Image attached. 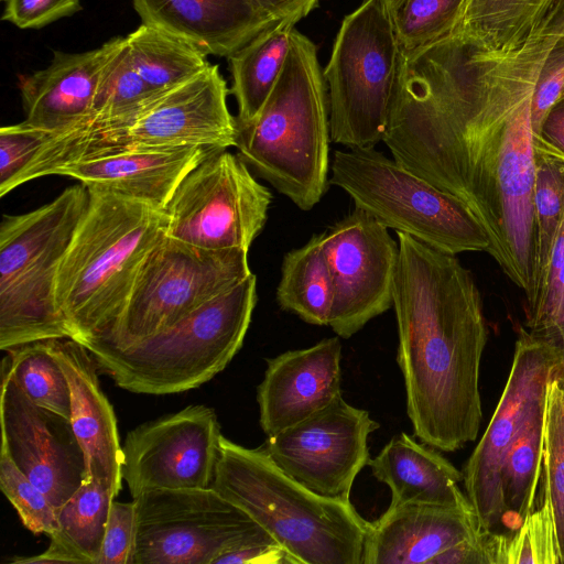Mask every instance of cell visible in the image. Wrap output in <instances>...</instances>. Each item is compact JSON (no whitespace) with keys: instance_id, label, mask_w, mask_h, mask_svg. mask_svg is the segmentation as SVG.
I'll use <instances>...</instances> for the list:
<instances>
[{"instance_id":"27","label":"cell","mask_w":564,"mask_h":564,"mask_svg":"<svg viewBox=\"0 0 564 564\" xmlns=\"http://www.w3.org/2000/svg\"><path fill=\"white\" fill-rule=\"evenodd\" d=\"M116 499L102 484L87 480L57 511V529L48 547L20 564H96L100 555L111 503Z\"/></svg>"},{"instance_id":"32","label":"cell","mask_w":564,"mask_h":564,"mask_svg":"<svg viewBox=\"0 0 564 564\" xmlns=\"http://www.w3.org/2000/svg\"><path fill=\"white\" fill-rule=\"evenodd\" d=\"M534 153L535 263L533 293L527 301V315L536 307L542 297L552 248L564 220V155L539 138H534Z\"/></svg>"},{"instance_id":"35","label":"cell","mask_w":564,"mask_h":564,"mask_svg":"<svg viewBox=\"0 0 564 564\" xmlns=\"http://www.w3.org/2000/svg\"><path fill=\"white\" fill-rule=\"evenodd\" d=\"M558 364L545 392L542 491L552 505L561 564H564V383L557 372Z\"/></svg>"},{"instance_id":"22","label":"cell","mask_w":564,"mask_h":564,"mask_svg":"<svg viewBox=\"0 0 564 564\" xmlns=\"http://www.w3.org/2000/svg\"><path fill=\"white\" fill-rule=\"evenodd\" d=\"M52 349L70 388V423L85 454L87 480L107 487L116 498L122 485V446L112 405L102 392L97 364L73 338H52Z\"/></svg>"},{"instance_id":"44","label":"cell","mask_w":564,"mask_h":564,"mask_svg":"<svg viewBox=\"0 0 564 564\" xmlns=\"http://www.w3.org/2000/svg\"><path fill=\"white\" fill-rule=\"evenodd\" d=\"M549 147L564 155V99L546 117L538 137Z\"/></svg>"},{"instance_id":"24","label":"cell","mask_w":564,"mask_h":564,"mask_svg":"<svg viewBox=\"0 0 564 564\" xmlns=\"http://www.w3.org/2000/svg\"><path fill=\"white\" fill-rule=\"evenodd\" d=\"M212 147L127 152L85 159L56 167L88 188L106 189L163 209L186 174L213 152Z\"/></svg>"},{"instance_id":"12","label":"cell","mask_w":564,"mask_h":564,"mask_svg":"<svg viewBox=\"0 0 564 564\" xmlns=\"http://www.w3.org/2000/svg\"><path fill=\"white\" fill-rule=\"evenodd\" d=\"M133 501L132 564H219L228 555L278 543L212 487L154 489Z\"/></svg>"},{"instance_id":"19","label":"cell","mask_w":564,"mask_h":564,"mask_svg":"<svg viewBox=\"0 0 564 564\" xmlns=\"http://www.w3.org/2000/svg\"><path fill=\"white\" fill-rule=\"evenodd\" d=\"M1 451L57 511L86 481L85 454L70 420L33 403L1 368Z\"/></svg>"},{"instance_id":"14","label":"cell","mask_w":564,"mask_h":564,"mask_svg":"<svg viewBox=\"0 0 564 564\" xmlns=\"http://www.w3.org/2000/svg\"><path fill=\"white\" fill-rule=\"evenodd\" d=\"M445 39L477 78L529 67L564 45V0H462Z\"/></svg>"},{"instance_id":"25","label":"cell","mask_w":564,"mask_h":564,"mask_svg":"<svg viewBox=\"0 0 564 564\" xmlns=\"http://www.w3.org/2000/svg\"><path fill=\"white\" fill-rule=\"evenodd\" d=\"M106 55V43L82 53L54 52L47 67L20 83L23 122L50 135L85 124Z\"/></svg>"},{"instance_id":"4","label":"cell","mask_w":564,"mask_h":564,"mask_svg":"<svg viewBox=\"0 0 564 564\" xmlns=\"http://www.w3.org/2000/svg\"><path fill=\"white\" fill-rule=\"evenodd\" d=\"M327 89L315 44L296 29L281 76L257 116L237 122L239 158L300 209L323 197L329 173Z\"/></svg>"},{"instance_id":"13","label":"cell","mask_w":564,"mask_h":564,"mask_svg":"<svg viewBox=\"0 0 564 564\" xmlns=\"http://www.w3.org/2000/svg\"><path fill=\"white\" fill-rule=\"evenodd\" d=\"M271 198L239 155L216 151L186 174L162 209L164 232L202 249L249 251Z\"/></svg>"},{"instance_id":"41","label":"cell","mask_w":564,"mask_h":564,"mask_svg":"<svg viewBox=\"0 0 564 564\" xmlns=\"http://www.w3.org/2000/svg\"><path fill=\"white\" fill-rule=\"evenodd\" d=\"M2 20L19 29H41L82 10L80 0H2Z\"/></svg>"},{"instance_id":"48","label":"cell","mask_w":564,"mask_h":564,"mask_svg":"<svg viewBox=\"0 0 564 564\" xmlns=\"http://www.w3.org/2000/svg\"><path fill=\"white\" fill-rule=\"evenodd\" d=\"M564 99V93H563V96H562V100Z\"/></svg>"},{"instance_id":"36","label":"cell","mask_w":564,"mask_h":564,"mask_svg":"<svg viewBox=\"0 0 564 564\" xmlns=\"http://www.w3.org/2000/svg\"><path fill=\"white\" fill-rule=\"evenodd\" d=\"M460 1L402 0L391 14L400 51H416L447 37Z\"/></svg>"},{"instance_id":"9","label":"cell","mask_w":564,"mask_h":564,"mask_svg":"<svg viewBox=\"0 0 564 564\" xmlns=\"http://www.w3.org/2000/svg\"><path fill=\"white\" fill-rule=\"evenodd\" d=\"M328 183L387 228L442 251L488 252L490 239L473 212L375 148L335 150Z\"/></svg>"},{"instance_id":"23","label":"cell","mask_w":564,"mask_h":564,"mask_svg":"<svg viewBox=\"0 0 564 564\" xmlns=\"http://www.w3.org/2000/svg\"><path fill=\"white\" fill-rule=\"evenodd\" d=\"M142 23L229 57L278 22L254 0H131Z\"/></svg>"},{"instance_id":"8","label":"cell","mask_w":564,"mask_h":564,"mask_svg":"<svg viewBox=\"0 0 564 564\" xmlns=\"http://www.w3.org/2000/svg\"><path fill=\"white\" fill-rule=\"evenodd\" d=\"M218 65L154 95L123 128L95 135L56 137L34 159L40 176L65 164L102 155L185 147L227 150L236 145L237 118Z\"/></svg>"},{"instance_id":"20","label":"cell","mask_w":564,"mask_h":564,"mask_svg":"<svg viewBox=\"0 0 564 564\" xmlns=\"http://www.w3.org/2000/svg\"><path fill=\"white\" fill-rule=\"evenodd\" d=\"M339 337L267 360L257 388L260 426L267 435L290 427L341 395Z\"/></svg>"},{"instance_id":"10","label":"cell","mask_w":564,"mask_h":564,"mask_svg":"<svg viewBox=\"0 0 564 564\" xmlns=\"http://www.w3.org/2000/svg\"><path fill=\"white\" fill-rule=\"evenodd\" d=\"M400 55L391 14L382 0H364L344 18L323 70L332 142L369 149L382 141Z\"/></svg>"},{"instance_id":"45","label":"cell","mask_w":564,"mask_h":564,"mask_svg":"<svg viewBox=\"0 0 564 564\" xmlns=\"http://www.w3.org/2000/svg\"><path fill=\"white\" fill-rule=\"evenodd\" d=\"M390 14L398 8L402 0H382Z\"/></svg>"},{"instance_id":"31","label":"cell","mask_w":564,"mask_h":564,"mask_svg":"<svg viewBox=\"0 0 564 564\" xmlns=\"http://www.w3.org/2000/svg\"><path fill=\"white\" fill-rule=\"evenodd\" d=\"M544 406L545 395L532 405L503 457L500 484L506 513L502 523L507 525L511 519V531L534 510L542 471Z\"/></svg>"},{"instance_id":"16","label":"cell","mask_w":564,"mask_h":564,"mask_svg":"<svg viewBox=\"0 0 564 564\" xmlns=\"http://www.w3.org/2000/svg\"><path fill=\"white\" fill-rule=\"evenodd\" d=\"M221 437L214 409L204 404L138 425L122 446V479L132 499L154 489L210 488Z\"/></svg>"},{"instance_id":"15","label":"cell","mask_w":564,"mask_h":564,"mask_svg":"<svg viewBox=\"0 0 564 564\" xmlns=\"http://www.w3.org/2000/svg\"><path fill=\"white\" fill-rule=\"evenodd\" d=\"M379 426L368 411L340 395L305 420L268 435L261 447L308 489L350 500L354 480L370 460L368 437Z\"/></svg>"},{"instance_id":"42","label":"cell","mask_w":564,"mask_h":564,"mask_svg":"<svg viewBox=\"0 0 564 564\" xmlns=\"http://www.w3.org/2000/svg\"><path fill=\"white\" fill-rule=\"evenodd\" d=\"M564 93V45L556 48L545 63L535 87L531 119L534 137L541 133L551 110L562 100Z\"/></svg>"},{"instance_id":"2","label":"cell","mask_w":564,"mask_h":564,"mask_svg":"<svg viewBox=\"0 0 564 564\" xmlns=\"http://www.w3.org/2000/svg\"><path fill=\"white\" fill-rule=\"evenodd\" d=\"M397 237L392 305L406 413L415 437L454 452L477 437L482 416L479 370L488 330L481 296L456 254Z\"/></svg>"},{"instance_id":"38","label":"cell","mask_w":564,"mask_h":564,"mask_svg":"<svg viewBox=\"0 0 564 564\" xmlns=\"http://www.w3.org/2000/svg\"><path fill=\"white\" fill-rule=\"evenodd\" d=\"M0 488L32 533L51 535L56 531V510L46 495L3 454H0Z\"/></svg>"},{"instance_id":"5","label":"cell","mask_w":564,"mask_h":564,"mask_svg":"<svg viewBox=\"0 0 564 564\" xmlns=\"http://www.w3.org/2000/svg\"><path fill=\"white\" fill-rule=\"evenodd\" d=\"M246 511L297 564H361L370 528L350 500L326 497L284 473L262 447L224 435L212 485Z\"/></svg>"},{"instance_id":"29","label":"cell","mask_w":564,"mask_h":564,"mask_svg":"<svg viewBox=\"0 0 564 564\" xmlns=\"http://www.w3.org/2000/svg\"><path fill=\"white\" fill-rule=\"evenodd\" d=\"M295 21L279 20L228 57L230 93L238 104V123L252 120L274 88L289 54Z\"/></svg>"},{"instance_id":"34","label":"cell","mask_w":564,"mask_h":564,"mask_svg":"<svg viewBox=\"0 0 564 564\" xmlns=\"http://www.w3.org/2000/svg\"><path fill=\"white\" fill-rule=\"evenodd\" d=\"M7 351L2 366L25 395L36 405L70 420V388L53 352L52 338L28 343Z\"/></svg>"},{"instance_id":"3","label":"cell","mask_w":564,"mask_h":564,"mask_svg":"<svg viewBox=\"0 0 564 564\" xmlns=\"http://www.w3.org/2000/svg\"><path fill=\"white\" fill-rule=\"evenodd\" d=\"M88 192L87 208L55 280L56 307L79 343L97 339L111 328L142 261L165 234L161 209L106 189Z\"/></svg>"},{"instance_id":"21","label":"cell","mask_w":564,"mask_h":564,"mask_svg":"<svg viewBox=\"0 0 564 564\" xmlns=\"http://www.w3.org/2000/svg\"><path fill=\"white\" fill-rule=\"evenodd\" d=\"M482 531L471 509L388 507L370 523L361 564H442L452 549Z\"/></svg>"},{"instance_id":"40","label":"cell","mask_w":564,"mask_h":564,"mask_svg":"<svg viewBox=\"0 0 564 564\" xmlns=\"http://www.w3.org/2000/svg\"><path fill=\"white\" fill-rule=\"evenodd\" d=\"M135 503L113 499L96 564H132L135 547Z\"/></svg>"},{"instance_id":"1","label":"cell","mask_w":564,"mask_h":564,"mask_svg":"<svg viewBox=\"0 0 564 564\" xmlns=\"http://www.w3.org/2000/svg\"><path fill=\"white\" fill-rule=\"evenodd\" d=\"M400 58L382 142L397 163L473 212L489 236L488 253L529 301L535 263L533 96L512 101L478 95L422 50Z\"/></svg>"},{"instance_id":"11","label":"cell","mask_w":564,"mask_h":564,"mask_svg":"<svg viewBox=\"0 0 564 564\" xmlns=\"http://www.w3.org/2000/svg\"><path fill=\"white\" fill-rule=\"evenodd\" d=\"M251 273L243 249L207 250L163 234L142 261L111 328L80 344L88 350L129 347L173 326Z\"/></svg>"},{"instance_id":"26","label":"cell","mask_w":564,"mask_h":564,"mask_svg":"<svg viewBox=\"0 0 564 564\" xmlns=\"http://www.w3.org/2000/svg\"><path fill=\"white\" fill-rule=\"evenodd\" d=\"M368 465L372 476L389 487L390 508L430 505L474 510L458 485L463 471L404 432L394 435Z\"/></svg>"},{"instance_id":"37","label":"cell","mask_w":564,"mask_h":564,"mask_svg":"<svg viewBox=\"0 0 564 564\" xmlns=\"http://www.w3.org/2000/svg\"><path fill=\"white\" fill-rule=\"evenodd\" d=\"M499 564H561L554 514L549 497L511 533L500 534Z\"/></svg>"},{"instance_id":"43","label":"cell","mask_w":564,"mask_h":564,"mask_svg":"<svg viewBox=\"0 0 564 564\" xmlns=\"http://www.w3.org/2000/svg\"><path fill=\"white\" fill-rule=\"evenodd\" d=\"M275 20H292L296 23L312 12L319 0H254Z\"/></svg>"},{"instance_id":"39","label":"cell","mask_w":564,"mask_h":564,"mask_svg":"<svg viewBox=\"0 0 564 564\" xmlns=\"http://www.w3.org/2000/svg\"><path fill=\"white\" fill-rule=\"evenodd\" d=\"M48 133L31 128L23 121L0 129V196L13 191V183L32 161Z\"/></svg>"},{"instance_id":"28","label":"cell","mask_w":564,"mask_h":564,"mask_svg":"<svg viewBox=\"0 0 564 564\" xmlns=\"http://www.w3.org/2000/svg\"><path fill=\"white\" fill-rule=\"evenodd\" d=\"M107 55L95 91L89 120L59 135H95L126 127L159 91L134 68L126 37L106 42ZM162 91V90H161Z\"/></svg>"},{"instance_id":"18","label":"cell","mask_w":564,"mask_h":564,"mask_svg":"<svg viewBox=\"0 0 564 564\" xmlns=\"http://www.w3.org/2000/svg\"><path fill=\"white\" fill-rule=\"evenodd\" d=\"M562 358L560 350L520 328L500 400L463 470L466 496L484 531L503 522V457L532 405L545 395L550 376Z\"/></svg>"},{"instance_id":"46","label":"cell","mask_w":564,"mask_h":564,"mask_svg":"<svg viewBox=\"0 0 564 564\" xmlns=\"http://www.w3.org/2000/svg\"><path fill=\"white\" fill-rule=\"evenodd\" d=\"M557 372H558V376H560L562 382L564 383V357L562 358V360L558 364Z\"/></svg>"},{"instance_id":"47","label":"cell","mask_w":564,"mask_h":564,"mask_svg":"<svg viewBox=\"0 0 564 564\" xmlns=\"http://www.w3.org/2000/svg\"><path fill=\"white\" fill-rule=\"evenodd\" d=\"M498 546H499V533H498ZM497 564H498V549H497Z\"/></svg>"},{"instance_id":"7","label":"cell","mask_w":564,"mask_h":564,"mask_svg":"<svg viewBox=\"0 0 564 564\" xmlns=\"http://www.w3.org/2000/svg\"><path fill=\"white\" fill-rule=\"evenodd\" d=\"M89 199L84 184L0 226V348L72 338L55 303L61 260Z\"/></svg>"},{"instance_id":"33","label":"cell","mask_w":564,"mask_h":564,"mask_svg":"<svg viewBox=\"0 0 564 564\" xmlns=\"http://www.w3.org/2000/svg\"><path fill=\"white\" fill-rule=\"evenodd\" d=\"M126 40L134 68L156 91L193 78L210 64L206 55L188 42L144 23Z\"/></svg>"},{"instance_id":"17","label":"cell","mask_w":564,"mask_h":564,"mask_svg":"<svg viewBox=\"0 0 564 564\" xmlns=\"http://www.w3.org/2000/svg\"><path fill=\"white\" fill-rule=\"evenodd\" d=\"M389 228L357 208L324 232L334 295L328 326L350 338L392 305L399 243Z\"/></svg>"},{"instance_id":"6","label":"cell","mask_w":564,"mask_h":564,"mask_svg":"<svg viewBox=\"0 0 564 564\" xmlns=\"http://www.w3.org/2000/svg\"><path fill=\"white\" fill-rule=\"evenodd\" d=\"M257 303L253 273L173 326L122 349H89L99 369L127 391L171 394L221 372L240 350Z\"/></svg>"},{"instance_id":"30","label":"cell","mask_w":564,"mask_h":564,"mask_svg":"<svg viewBox=\"0 0 564 564\" xmlns=\"http://www.w3.org/2000/svg\"><path fill=\"white\" fill-rule=\"evenodd\" d=\"M324 234L289 251L282 262L276 302L308 324L328 325L334 286L323 250Z\"/></svg>"}]
</instances>
